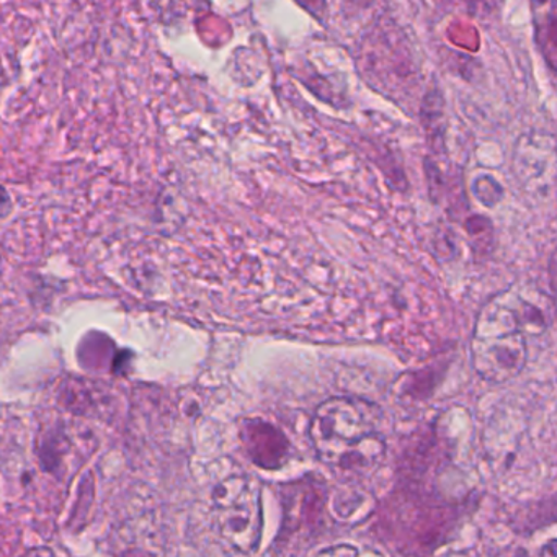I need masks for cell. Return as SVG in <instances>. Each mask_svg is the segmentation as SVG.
<instances>
[{
  "label": "cell",
  "mask_w": 557,
  "mask_h": 557,
  "mask_svg": "<svg viewBox=\"0 0 557 557\" xmlns=\"http://www.w3.org/2000/svg\"><path fill=\"white\" fill-rule=\"evenodd\" d=\"M380 413L370 400L355 397H332L322 403L309 426L318 458L350 478L376 471L387 449L377 429Z\"/></svg>",
  "instance_id": "cell-1"
},
{
  "label": "cell",
  "mask_w": 557,
  "mask_h": 557,
  "mask_svg": "<svg viewBox=\"0 0 557 557\" xmlns=\"http://www.w3.org/2000/svg\"><path fill=\"white\" fill-rule=\"evenodd\" d=\"M213 500L221 540L236 553H253L263 534L259 485L247 475H233L214 488Z\"/></svg>",
  "instance_id": "cell-2"
},
{
  "label": "cell",
  "mask_w": 557,
  "mask_h": 557,
  "mask_svg": "<svg viewBox=\"0 0 557 557\" xmlns=\"http://www.w3.org/2000/svg\"><path fill=\"white\" fill-rule=\"evenodd\" d=\"M283 497V523L278 546H296L309 543L324 527L327 488L318 479L305 478L295 484L285 485Z\"/></svg>",
  "instance_id": "cell-3"
},
{
  "label": "cell",
  "mask_w": 557,
  "mask_h": 557,
  "mask_svg": "<svg viewBox=\"0 0 557 557\" xmlns=\"http://www.w3.org/2000/svg\"><path fill=\"white\" fill-rule=\"evenodd\" d=\"M472 367L487 383L513 380L527 367L528 344L523 332L474 334L471 345Z\"/></svg>",
  "instance_id": "cell-4"
},
{
  "label": "cell",
  "mask_w": 557,
  "mask_h": 557,
  "mask_svg": "<svg viewBox=\"0 0 557 557\" xmlns=\"http://www.w3.org/2000/svg\"><path fill=\"white\" fill-rule=\"evenodd\" d=\"M240 442L250 461L267 471L283 468L292 458V443L285 433L262 419L244 420Z\"/></svg>",
  "instance_id": "cell-5"
},
{
  "label": "cell",
  "mask_w": 557,
  "mask_h": 557,
  "mask_svg": "<svg viewBox=\"0 0 557 557\" xmlns=\"http://www.w3.org/2000/svg\"><path fill=\"white\" fill-rule=\"evenodd\" d=\"M321 554H334V556H338V554H358V549L354 546H345V544H341L338 547H331V549L321 550Z\"/></svg>",
  "instance_id": "cell-6"
}]
</instances>
